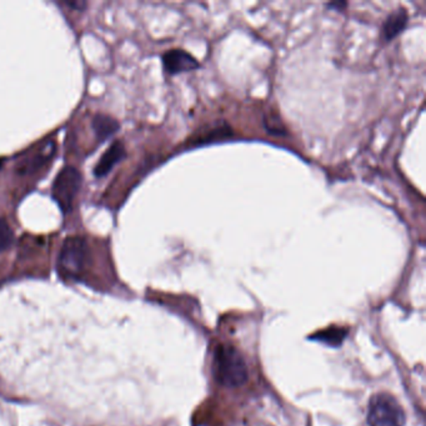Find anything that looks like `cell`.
Wrapping results in <instances>:
<instances>
[{
  "label": "cell",
  "mask_w": 426,
  "mask_h": 426,
  "mask_svg": "<svg viewBox=\"0 0 426 426\" xmlns=\"http://www.w3.org/2000/svg\"><path fill=\"white\" fill-rule=\"evenodd\" d=\"M126 157V150L124 144L121 142H114L105 153L99 159L98 164L94 168V174L97 178H102L109 174L114 169L116 164H119L123 159Z\"/></svg>",
  "instance_id": "8992f818"
},
{
  "label": "cell",
  "mask_w": 426,
  "mask_h": 426,
  "mask_svg": "<svg viewBox=\"0 0 426 426\" xmlns=\"http://www.w3.org/2000/svg\"><path fill=\"white\" fill-rule=\"evenodd\" d=\"M366 420L369 426H404L405 411L393 395L375 394L369 401Z\"/></svg>",
  "instance_id": "7a4b0ae2"
},
{
  "label": "cell",
  "mask_w": 426,
  "mask_h": 426,
  "mask_svg": "<svg viewBox=\"0 0 426 426\" xmlns=\"http://www.w3.org/2000/svg\"><path fill=\"white\" fill-rule=\"evenodd\" d=\"M163 66L168 74L175 75L197 69L199 63L185 50L171 49L163 55Z\"/></svg>",
  "instance_id": "5b68a950"
},
{
  "label": "cell",
  "mask_w": 426,
  "mask_h": 426,
  "mask_svg": "<svg viewBox=\"0 0 426 426\" xmlns=\"http://www.w3.org/2000/svg\"><path fill=\"white\" fill-rule=\"evenodd\" d=\"M80 186L82 174L74 166H64L55 176L51 195L64 213L71 212L73 202L80 190Z\"/></svg>",
  "instance_id": "277c9868"
},
{
  "label": "cell",
  "mask_w": 426,
  "mask_h": 426,
  "mask_svg": "<svg viewBox=\"0 0 426 426\" xmlns=\"http://www.w3.org/2000/svg\"><path fill=\"white\" fill-rule=\"evenodd\" d=\"M14 243V231L6 219L0 218V252H6Z\"/></svg>",
  "instance_id": "9c48e42d"
},
{
  "label": "cell",
  "mask_w": 426,
  "mask_h": 426,
  "mask_svg": "<svg viewBox=\"0 0 426 426\" xmlns=\"http://www.w3.org/2000/svg\"><path fill=\"white\" fill-rule=\"evenodd\" d=\"M215 380L226 388H238L248 380V366L241 351L231 345H219L213 358Z\"/></svg>",
  "instance_id": "6da1fadb"
},
{
  "label": "cell",
  "mask_w": 426,
  "mask_h": 426,
  "mask_svg": "<svg viewBox=\"0 0 426 426\" xmlns=\"http://www.w3.org/2000/svg\"><path fill=\"white\" fill-rule=\"evenodd\" d=\"M406 23H408V11L405 9L401 8L399 11L391 13L384 23L383 32H382L384 40L390 42L396 35H399L404 30Z\"/></svg>",
  "instance_id": "52a82bcc"
},
{
  "label": "cell",
  "mask_w": 426,
  "mask_h": 426,
  "mask_svg": "<svg viewBox=\"0 0 426 426\" xmlns=\"http://www.w3.org/2000/svg\"><path fill=\"white\" fill-rule=\"evenodd\" d=\"M92 126L99 140H105L119 130L121 124L110 115L97 114L94 115Z\"/></svg>",
  "instance_id": "ba28073f"
},
{
  "label": "cell",
  "mask_w": 426,
  "mask_h": 426,
  "mask_svg": "<svg viewBox=\"0 0 426 426\" xmlns=\"http://www.w3.org/2000/svg\"><path fill=\"white\" fill-rule=\"evenodd\" d=\"M90 262V249L82 236L68 238L61 246L58 267L61 273L71 278H78Z\"/></svg>",
  "instance_id": "3957f363"
},
{
  "label": "cell",
  "mask_w": 426,
  "mask_h": 426,
  "mask_svg": "<svg viewBox=\"0 0 426 426\" xmlns=\"http://www.w3.org/2000/svg\"><path fill=\"white\" fill-rule=\"evenodd\" d=\"M329 6H331V8H335L336 11H344L345 8L348 6V4H346V3H344V1H338V3H330V4H329Z\"/></svg>",
  "instance_id": "30bf717a"
}]
</instances>
